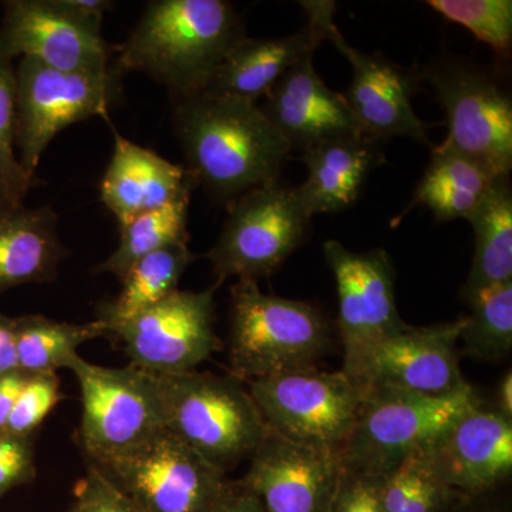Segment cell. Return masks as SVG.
Returning a JSON list of instances; mask_svg holds the SVG:
<instances>
[{"instance_id":"cell-1","label":"cell","mask_w":512,"mask_h":512,"mask_svg":"<svg viewBox=\"0 0 512 512\" xmlns=\"http://www.w3.org/2000/svg\"><path fill=\"white\" fill-rule=\"evenodd\" d=\"M174 131L195 185L234 204L278 183L292 150L252 101L208 92L174 99Z\"/></svg>"},{"instance_id":"cell-2","label":"cell","mask_w":512,"mask_h":512,"mask_svg":"<svg viewBox=\"0 0 512 512\" xmlns=\"http://www.w3.org/2000/svg\"><path fill=\"white\" fill-rule=\"evenodd\" d=\"M244 23L225 0H154L114 63L140 72L177 97L204 92L228 53L245 39Z\"/></svg>"},{"instance_id":"cell-3","label":"cell","mask_w":512,"mask_h":512,"mask_svg":"<svg viewBox=\"0 0 512 512\" xmlns=\"http://www.w3.org/2000/svg\"><path fill=\"white\" fill-rule=\"evenodd\" d=\"M330 346L329 322L311 303L266 295L254 279L232 286L228 362L235 379L315 369Z\"/></svg>"},{"instance_id":"cell-4","label":"cell","mask_w":512,"mask_h":512,"mask_svg":"<svg viewBox=\"0 0 512 512\" xmlns=\"http://www.w3.org/2000/svg\"><path fill=\"white\" fill-rule=\"evenodd\" d=\"M165 429L218 470L249 460L268 426L241 380L197 370L154 375Z\"/></svg>"},{"instance_id":"cell-5","label":"cell","mask_w":512,"mask_h":512,"mask_svg":"<svg viewBox=\"0 0 512 512\" xmlns=\"http://www.w3.org/2000/svg\"><path fill=\"white\" fill-rule=\"evenodd\" d=\"M360 394L355 426L339 458L343 470L367 477L383 476L426 450L464 413L483 402L470 384L443 397L393 389Z\"/></svg>"},{"instance_id":"cell-6","label":"cell","mask_w":512,"mask_h":512,"mask_svg":"<svg viewBox=\"0 0 512 512\" xmlns=\"http://www.w3.org/2000/svg\"><path fill=\"white\" fill-rule=\"evenodd\" d=\"M121 73L116 64L101 74L69 73L50 69L32 57L16 67L15 144L19 163L37 181L40 158L64 128L107 117L119 96Z\"/></svg>"},{"instance_id":"cell-7","label":"cell","mask_w":512,"mask_h":512,"mask_svg":"<svg viewBox=\"0 0 512 512\" xmlns=\"http://www.w3.org/2000/svg\"><path fill=\"white\" fill-rule=\"evenodd\" d=\"M67 369L82 392L80 441L90 464L109 463L165 429L153 373L97 366L80 355Z\"/></svg>"},{"instance_id":"cell-8","label":"cell","mask_w":512,"mask_h":512,"mask_svg":"<svg viewBox=\"0 0 512 512\" xmlns=\"http://www.w3.org/2000/svg\"><path fill=\"white\" fill-rule=\"evenodd\" d=\"M311 221L295 188L274 183L242 195L207 254L217 286L228 278L258 281L275 274L305 242Z\"/></svg>"},{"instance_id":"cell-9","label":"cell","mask_w":512,"mask_h":512,"mask_svg":"<svg viewBox=\"0 0 512 512\" xmlns=\"http://www.w3.org/2000/svg\"><path fill=\"white\" fill-rule=\"evenodd\" d=\"M94 467L138 512H215L228 481L224 471L211 466L167 429L123 456Z\"/></svg>"},{"instance_id":"cell-10","label":"cell","mask_w":512,"mask_h":512,"mask_svg":"<svg viewBox=\"0 0 512 512\" xmlns=\"http://www.w3.org/2000/svg\"><path fill=\"white\" fill-rule=\"evenodd\" d=\"M249 393L269 430L339 454L355 426L362 394L345 373L316 369L252 380Z\"/></svg>"},{"instance_id":"cell-11","label":"cell","mask_w":512,"mask_h":512,"mask_svg":"<svg viewBox=\"0 0 512 512\" xmlns=\"http://www.w3.org/2000/svg\"><path fill=\"white\" fill-rule=\"evenodd\" d=\"M464 316L430 326L406 325L366 349L342 372L360 392L393 389L443 397L468 386L458 342Z\"/></svg>"},{"instance_id":"cell-12","label":"cell","mask_w":512,"mask_h":512,"mask_svg":"<svg viewBox=\"0 0 512 512\" xmlns=\"http://www.w3.org/2000/svg\"><path fill=\"white\" fill-rule=\"evenodd\" d=\"M308 19L318 25L323 40H328L352 64L349 90L343 94L357 126L367 136L384 141L392 137H409L433 148L430 128L413 109L416 77L380 53L367 55L346 42L333 16V2H302Z\"/></svg>"},{"instance_id":"cell-13","label":"cell","mask_w":512,"mask_h":512,"mask_svg":"<svg viewBox=\"0 0 512 512\" xmlns=\"http://www.w3.org/2000/svg\"><path fill=\"white\" fill-rule=\"evenodd\" d=\"M215 288L201 292L177 289L111 329L109 336H116L130 365L138 369L153 375L191 372L221 348L214 329Z\"/></svg>"},{"instance_id":"cell-14","label":"cell","mask_w":512,"mask_h":512,"mask_svg":"<svg viewBox=\"0 0 512 512\" xmlns=\"http://www.w3.org/2000/svg\"><path fill=\"white\" fill-rule=\"evenodd\" d=\"M113 49L101 23L87 19L70 0H6L0 23V56L32 57L69 73L109 72Z\"/></svg>"},{"instance_id":"cell-15","label":"cell","mask_w":512,"mask_h":512,"mask_svg":"<svg viewBox=\"0 0 512 512\" xmlns=\"http://www.w3.org/2000/svg\"><path fill=\"white\" fill-rule=\"evenodd\" d=\"M427 79L446 111L443 146L453 148L497 177L512 168V104L487 74L460 63L437 64Z\"/></svg>"},{"instance_id":"cell-16","label":"cell","mask_w":512,"mask_h":512,"mask_svg":"<svg viewBox=\"0 0 512 512\" xmlns=\"http://www.w3.org/2000/svg\"><path fill=\"white\" fill-rule=\"evenodd\" d=\"M323 255L338 288V330L346 366L407 323L397 311L396 271L384 249L359 254L330 239L323 244Z\"/></svg>"},{"instance_id":"cell-17","label":"cell","mask_w":512,"mask_h":512,"mask_svg":"<svg viewBox=\"0 0 512 512\" xmlns=\"http://www.w3.org/2000/svg\"><path fill=\"white\" fill-rule=\"evenodd\" d=\"M343 470L339 454L302 446L269 430L242 481L265 512H329Z\"/></svg>"},{"instance_id":"cell-18","label":"cell","mask_w":512,"mask_h":512,"mask_svg":"<svg viewBox=\"0 0 512 512\" xmlns=\"http://www.w3.org/2000/svg\"><path fill=\"white\" fill-rule=\"evenodd\" d=\"M424 454L434 473L457 493L473 497L504 490L512 476V420L481 402Z\"/></svg>"},{"instance_id":"cell-19","label":"cell","mask_w":512,"mask_h":512,"mask_svg":"<svg viewBox=\"0 0 512 512\" xmlns=\"http://www.w3.org/2000/svg\"><path fill=\"white\" fill-rule=\"evenodd\" d=\"M264 99L259 109L292 151L308 150L329 138L362 133L345 96L320 79L313 55L299 60Z\"/></svg>"},{"instance_id":"cell-20","label":"cell","mask_w":512,"mask_h":512,"mask_svg":"<svg viewBox=\"0 0 512 512\" xmlns=\"http://www.w3.org/2000/svg\"><path fill=\"white\" fill-rule=\"evenodd\" d=\"M114 151L100 184V198L120 227L190 197L195 187L190 173L121 136L113 126Z\"/></svg>"},{"instance_id":"cell-21","label":"cell","mask_w":512,"mask_h":512,"mask_svg":"<svg viewBox=\"0 0 512 512\" xmlns=\"http://www.w3.org/2000/svg\"><path fill=\"white\" fill-rule=\"evenodd\" d=\"M308 170L305 183L295 188L311 217L335 214L355 204L370 173L383 163L382 141L365 133L320 141L303 151Z\"/></svg>"},{"instance_id":"cell-22","label":"cell","mask_w":512,"mask_h":512,"mask_svg":"<svg viewBox=\"0 0 512 512\" xmlns=\"http://www.w3.org/2000/svg\"><path fill=\"white\" fill-rule=\"evenodd\" d=\"M322 42V33L311 19L293 35L275 39L245 37L212 74L204 92L256 103L299 60L313 55Z\"/></svg>"},{"instance_id":"cell-23","label":"cell","mask_w":512,"mask_h":512,"mask_svg":"<svg viewBox=\"0 0 512 512\" xmlns=\"http://www.w3.org/2000/svg\"><path fill=\"white\" fill-rule=\"evenodd\" d=\"M64 255L52 208H16L0 220V295L53 281Z\"/></svg>"},{"instance_id":"cell-24","label":"cell","mask_w":512,"mask_h":512,"mask_svg":"<svg viewBox=\"0 0 512 512\" xmlns=\"http://www.w3.org/2000/svg\"><path fill=\"white\" fill-rule=\"evenodd\" d=\"M497 178L483 165L440 144L431 148L429 167L406 212L424 205L437 221L468 220Z\"/></svg>"},{"instance_id":"cell-25","label":"cell","mask_w":512,"mask_h":512,"mask_svg":"<svg viewBox=\"0 0 512 512\" xmlns=\"http://www.w3.org/2000/svg\"><path fill=\"white\" fill-rule=\"evenodd\" d=\"M476 237L473 265L461 289L464 302L491 286L512 282V191L510 175L498 177L467 220Z\"/></svg>"},{"instance_id":"cell-26","label":"cell","mask_w":512,"mask_h":512,"mask_svg":"<svg viewBox=\"0 0 512 512\" xmlns=\"http://www.w3.org/2000/svg\"><path fill=\"white\" fill-rule=\"evenodd\" d=\"M197 255L188 244H174L144 256L120 279L121 291L101 308L99 319L110 330L157 305L178 289L181 276Z\"/></svg>"},{"instance_id":"cell-27","label":"cell","mask_w":512,"mask_h":512,"mask_svg":"<svg viewBox=\"0 0 512 512\" xmlns=\"http://www.w3.org/2000/svg\"><path fill=\"white\" fill-rule=\"evenodd\" d=\"M19 369L29 375L56 373L79 355L77 349L90 340L109 336L100 319L87 323L57 322L42 315L15 318Z\"/></svg>"},{"instance_id":"cell-28","label":"cell","mask_w":512,"mask_h":512,"mask_svg":"<svg viewBox=\"0 0 512 512\" xmlns=\"http://www.w3.org/2000/svg\"><path fill=\"white\" fill-rule=\"evenodd\" d=\"M190 197L180 198L156 211L147 212L120 227L119 247L97 268L121 279L144 256L174 244H188Z\"/></svg>"},{"instance_id":"cell-29","label":"cell","mask_w":512,"mask_h":512,"mask_svg":"<svg viewBox=\"0 0 512 512\" xmlns=\"http://www.w3.org/2000/svg\"><path fill=\"white\" fill-rule=\"evenodd\" d=\"M460 357L500 363L512 352V282L491 286L467 302Z\"/></svg>"},{"instance_id":"cell-30","label":"cell","mask_w":512,"mask_h":512,"mask_svg":"<svg viewBox=\"0 0 512 512\" xmlns=\"http://www.w3.org/2000/svg\"><path fill=\"white\" fill-rule=\"evenodd\" d=\"M375 478L384 512H448L463 497L434 473L424 451Z\"/></svg>"},{"instance_id":"cell-31","label":"cell","mask_w":512,"mask_h":512,"mask_svg":"<svg viewBox=\"0 0 512 512\" xmlns=\"http://www.w3.org/2000/svg\"><path fill=\"white\" fill-rule=\"evenodd\" d=\"M427 5L450 22L470 30L495 52L507 53L511 49V0H429Z\"/></svg>"},{"instance_id":"cell-32","label":"cell","mask_w":512,"mask_h":512,"mask_svg":"<svg viewBox=\"0 0 512 512\" xmlns=\"http://www.w3.org/2000/svg\"><path fill=\"white\" fill-rule=\"evenodd\" d=\"M16 70L12 60L0 56V175L19 204L37 181L23 171L15 153Z\"/></svg>"},{"instance_id":"cell-33","label":"cell","mask_w":512,"mask_h":512,"mask_svg":"<svg viewBox=\"0 0 512 512\" xmlns=\"http://www.w3.org/2000/svg\"><path fill=\"white\" fill-rule=\"evenodd\" d=\"M62 399L60 379L56 373L30 375L10 413L3 433L33 437L56 404Z\"/></svg>"},{"instance_id":"cell-34","label":"cell","mask_w":512,"mask_h":512,"mask_svg":"<svg viewBox=\"0 0 512 512\" xmlns=\"http://www.w3.org/2000/svg\"><path fill=\"white\" fill-rule=\"evenodd\" d=\"M36 477L33 437L0 433V500Z\"/></svg>"},{"instance_id":"cell-35","label":"cell","mask_w":512,"mask_h":512,"mask_svg":"<svg viewBox=\"0 0 512 512\" xmlns=\"http://www.w3.org/2000/svg\"><path fill=\"white\" fill-rule=\"evenodd\" d=\"M69 512H138L119 488L89 464L86 477L77 488L76 501Z\"/></svg>"},{"instance_id":"cell-36","label":"cell","mask_w":512,"mask_h":512,"mask_svg":"<svg viewBox=\"0 0 512 512\" xmlns=\"http://www.w3.org/2000/svg\"><path fill=\"white\" fill-rule=\"evenodd\" d=\"M329 512H384L376 478L345 471Z\"/></svg>"},{"instance_id":"cell-37","label":"cell","mask_w":512,"mask_h":512,"mask_svg":"<svg viewBox=\"0 0 512 512\" xmlns=\"http://www.w3.org/2000/svg\"><path fill=\"white\" fill-rule=\"evenodd\" d=\"M215 512H265V510L258 495L242 481V478L239 480L228 478Z\"/></svg>"},{"instance_id":"cell-38","label":"cell","mask_w":512,"mask_h":512,"mask_svg":"<svg viewBox=\"0 0 512 512\" xmlns=\"http://www.w3.org/2000/svg\"><path fill=\"white\" fill-rule=\"evenodd\" d=\"M448 512H512L510 494L507 490L495 491V493L463 495Z\"/></svg>"},{"instance_id":"cell-39","label":"cell","mask_w":512,"mask_h":512,"mask_svg":"<svg viewBox=\"0 0 512 512\" xmlns=\"http://www.w3.org/2000/svg\"><path fill=\"white\" fill-rule=\"evenodd\" d=\"M29 376V373L20 369L0 376V433L5 431L10 413L15 407L20 392L28 382Z\"/></svg>"},{"instance_id":"cell-40","label":"cell","mask_w":512,"mask_h":512,"mask_svg":"<svg viewBox=\"0 0 512 512\" xmlns=\"http://www.w3.org/2000/svg\"><path fill=\"white\" fill-rule=\"evenodd\" d=\"M19 370L15 318L0 312V376Z\"/></svg>"},{"instance_id":"cell-41","label":"cell","mask_w":512,"mask_h":512,"mask_svg":"<svg viewBox=\"0 0 512 512\" xmlns=\"http://www.w3.org/2000/svg\"><path fill=\"white\" fill-rule=\"evenodd\" d=\"M498 413L512 420V373L508 370L495 390V402L491 404Z\"/></svg>"},{"instance_id":"cell-42","label":"cell","mask_w":512,"mask_h":512,"mask_svg":"<svg viewBox=\"0 0 512 512\" xmlns=\"http://www.w3.org/2000/svg\"><path fill=\"white\" fill-rule=\"evenodd\" d=\"M22 205L10 194L8 185H6L5 180L0 175V220L9 215L10 212L15 211L16 208L22 207Z\"/></svg>"}]
</instances>
